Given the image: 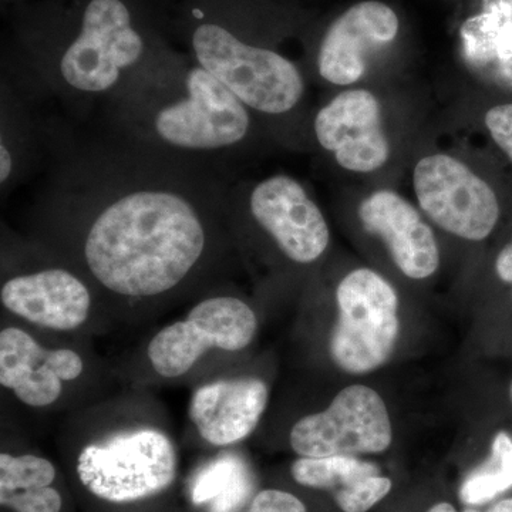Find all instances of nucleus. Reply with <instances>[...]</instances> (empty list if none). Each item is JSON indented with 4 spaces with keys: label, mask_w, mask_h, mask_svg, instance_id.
I'll return each mask as SVG.
<instances>
[{
    "label": "nucleus",
    "mask_w": 512,
    "mask_h": 512,
    "mask_svg": "<svg viewBox=\"0 0 512 512\" xmlns=\"http://www.w3.org/2000/svg\"><path fill=\"white\" fill-rule=\"evenodd\" d=\"M32 237L82 272L107 315H143L217 288L234 235L231 181L106 136L57 131Z\"/></svg>",
    "instance_id": "nucleus-1"
},
{
    "label": "nucleus",
    "mask_w": 512,
    "mask_h": 512,
    "mask_svg": "<svg viewBox=\"0 0 512 512\" xmlns=\"http://www.w3.org/2000/svg\"><path fill=\"white\" fill-rule=\"evenodd\" d=\"M173 0H42L16 18L23 66L70 107L104 104L173 49Z\"/></svg>",
    "instance_id": "nucleus-2"
},
{
    "label": "nucleus",
    "mask_w": 512,
    "mask_h": 512,
    "mask_svg": "<svg viewBox=\"0 0 512 512\" xmlns=\"http://www.w3.org/2000/svg\"><path fill=\"white\" fill-rule=\"evenodd\" d=\"M104 106L107 136L225 178L255 134L252 111L174 47Z\"/></svg>",
    "instance_id": "nucleus-3"
},
{
    "label": "nucleus",
    "mask_w": 512,
    "mask_h": 512,
    "mask_svg": "<svg viewBox=\"0 0 512 512\" xmlns=\"http://www.w3.org/2000/svg\"><path fill=\"white\" fill-rule=\"evenodd\" d=\"M173 33L184 52L238 97L254 116L295 113L306 93L298 64L252 40L239 26L232 0H178Z\"/></svg>",
    "instance_id": "nucleus-4"
},
{
    "label": "nucleus",
    "mask_w": 512,
    "mask_h": 512,
    "mask_svg": "<svg viewBox=\"0 0 512 512\" xmlns=\"http://www.w3.org/2000/svg\"><path fill=\"white\" fill-rule=\"evenodd\" d=\"M74 433L82 436L74 471L97 500L126 505L164 494L177 480L173 433L154 410L99 407Z\"/></svg>",
    "instance_id": "nucleus-5"
},
{
    "label": "nucleus",
    "mask_w": 512,
    "mask_h": 512,
    "mask_svg": "<svg viewBox=\"0 0 512 512\" xmlns=\"http://www.w3.org/2000/svg\"><path fill=\"white\" fill-rule=\"evenodd\" d=\"M0 305L30 328L63 335L107 315L89 279L32 237L3 241Z\"/></svg>",
    "instance_id": "nucleus-6"
},
{
    "label": "nucleus",
    "mask_w": 512,
    "mask_h": 512,
    "mask_svg": "<svg viewBox=\"0 0 512 512\" xmlns=\"http://www.w3.org/2000/svg\"><path fill=\"white\" fill-rule=\"evenodd\" d=\"M256 332L258 316L251 305L220 285L198 298L183 318L158 330L144 357L158 379H183L211 356L247 349Z\"/></svg>",
    "instance_id": "nucleus-7"
},
{
    "label": "nucleus",
    "mask_w": 512,
    "mask_h": 512,
    "mask_svg": "<svg viewBox=\"0 0 512 512\" xmlns=\"http://www.w3.org/2000/svg\"><path fill=\"white\" fill-rule=\"evenodd\" d=\"M228 212L231 225H249L291 264H315L328 251L330 231L325 214L292 175L274 174L252 184H231Z\"/></svg>",
    "instance_id": "nucleus-8"
},
{
    "label": "nucleus",
    "mask_w": 512,
    "mask_h": 512,
    "mask_svg": "<svg viewBox=\"0 0 512 512\" xmlns=\"http://www.w3.org/2000/svg\"><path fill=\"white\" fill-rule=\"evenodd\" d=\"M413 190L420 211L433 224L466 241L490 238L503 217V187L450 154L417 161Z\"/></svg>",
    "instance_id": "nucleus-9"
},
{
    "label": "nucleus",
    "mask_w": 512,
    "mask_h": 512,
    "mask_svg": "<svg viewBox=\"0 0 512 512\" xmlns=\"http://www.w3.org/2000/svg\"><path fill=\"white\" fill-rule=\"evenodd\" d=\"M338 320L330 335V356L348 373L383 366L399 336V298L392 285L369 268L349 272L336 288Z\"/></svg>",
    "instance_id": "nucleus-10"
},
{
    "label": "nucleus",
    "mask_w": 512,
    "mask_h": 512,
    "mask_svg": "<svg viewBox=\"0 0 512 512\" xmlns=\"http://www.w3.org/2000/svg\"><path fill=\"white\" fill-rule=\"evenodd\" d=\"M392 437L382 397L356 384L343 389L328 409L296 421L289 443L301 457L355 456L386 451Z\"/></svg>",
    "instance_id": "nucleus-11"
},
{
    "label": "nucleus",
    "mask_w": 512,
    "mask_h": 512,
    "mask_svg": "<svg viewBox=\"0 0 512 512\" xmlns=\"http://www.w3.org/2000/svg\"><path fill=\"white\" fill-rule=\"evenodd\" d=\"M80 350L49 346L22 325L0 330V386L30 410H52L86 380Z\"/></svg>",
    "instance_id": "nucleus-12"
},
{
    "label": "nucleus",
    "mask_w": 512,
    "mask_h": 512,
    "mask_svg": "<svg viewBox=\"0 0 512 512\" xmlns=\"http://www.w3.org/2000/svg\"><path fill=\"white\" fill-rule=\"evenodd\" d=\"M312 131L318 146L349 173H375L392 154L380 101L366 89L336 94L315 114Z\"/></svg>",
    "instance_id": "nucleus-13"
},
{
    "label": "nucleus",
    "mask_w": 512,
    "mask_h": 512,
    "mask_svg": "<svg viewBox=\"0 0 512 512\" xmlns=\"http://www.w3.org/2000/svg\"><path fill=\"white\" fill-rule=\"evenodd\" d=\"M399 30V16L386 3H356L330 23L320 40L316 53L320 79L336 87L360 82L373 56L392 45Z\"/></svg>",
    "instance_id": "nucleus-14"
},
{
    "label": "nucleus",
    "mask_w": 512,
    "mask_h": 512,
    "mask_svg": "<svg viewBox=\"0 0 512 512\" xmlns=\"http://www.w3.org/2000/svg\"><path fill=\"white\" fill-rule=\"evenodd\" d=\"M268 402V384L259 377H212L195 387L188 417L204 443L229 447L254 433Z\"/></svg>",
    "instance_id": "nucleus-15"
},
{
    "label": "nucleus",
    "mask_w": 512,
    "mask_h": 512,
    "mask_svg": "<svg viewBox=\"0 0 512 512\" xmlns=\"http://www.w3.org/2000/svg\"><path fill=\"white\" fill-rule=\"evenodd\" d=\"M360 224L382 239L394 264L407 278H430L440 266V249L433 229L412 202L393 190H377L357 208Z\"/></svg>",
    "instance_id": "nucleus-16"
},
{
    "label": "nucleus",
    "mask_w": 512,
    "mask_h": 512,
    "mask_svg": "<svg viewBox=\"0 0 512 512\" xmlns=\"http://www.w3.org/2000/svg\"><path fill=\"white\" fill-rule=\"evenodd\" d=\"M20 86L3 77L0 119V188L9 194L52 151L53 131L33 117L28 97Z\"/></svg>",
    "instance_id": "nucleus-17"
},
{
    "label": "nucleus",
    "mask_w": 512,
    "mask_h": 512,
    "mask_svg": "<svg viewBox=\"0 0 512 512\" xmlns=\"http://www.w3.org/2000/svg\"><path fill=\"white\" fill-rule=\"evenodd\" d=\"M464 57L477 73L512 93V0H484L461 28Z\"/></svg>",
    "instance_id": "nucleus-18"
},
{
    "label": "nucleus",
    "mask_w": 512,
    "mask_h": 512,
    "mask_svg": "<svg viewBox=\"0 0 512 512\" xmlns=\"http://www.w3.org/2000/svg\"><path fill=\"white\" fill-rule=\"evenodd\" d=\"M52 461L33 453L0 454V505L12 512H62Z\"/></svg>",
    "instance_id": "nucleus-19"
},
{
    "label": "nucleus",
    "mask_w": 512,
    "mask_h": 512,
    "mask_svg": "<svg viewBox=\"0 0 512 512\" xmlns=\"http://www.w3.org/2000/svg\"><path fill=\"white\" fill-rule=\"evenodd\" d=\"M251 490L252 480L245 464L237 457L225 456L198 474L192 485V503L207 505L210 512H237L247 503Z\"/></svg>",
    "instance_id": "nucleus-20"
},
{
    "label": "nucleus",
    "mask_w": 512,
    "mask_h": 512,
    "mask_svg": "<svg viewBox=\"0 0 512 512\" xmlns=\"http://www.w3.org/2000/svg\"><path fill=\"white\" fill-rule=\"evenodd\" d=\"M291 474L303 487L336 493L360 478L380 474V470L376 464L353 456L301 457L292 464Z\"/></svg>",
    "instance_id": "nucleus-21"
},
{
    "label": "nucleus",
    "mask_w": 512,
    "mask_h": 512,
    "mask_svg": "<svg viewBox=\"0 0 512 512\" xmlns=\"http://www.w3.org/2000/svg\"><path fill=\"white\" fill-rule=\"evenodd\" d=\"M512 488V439L504 431L494 437L487 463L474 470L460 488V500L467 505L490 503Z\"/></svg>",
    "instance_id": "nucleus-22"
},
{
    "label": "nucleus",
    "mask_w": 512,
    "mask_h": 512,
    "mask_svg": "<svg viewBox=\"0 0 512 512\" xmlns=\"http://www.w3.org/2000/svg\"><path fill=\"white\" fill-rule=\"evenodd\" d=\"M392 490L390 478L375 474L360 478L349 487L336 491L335 501L343 512H366Z\"/></svg>",
    "instance_id": "nucleus-23"
},
{
    "label": "nucleus",
    "mask_w": 512,
    "mask_h": 512,
    "mask_svg": "<svg viewBox=\"0 0 512 512\" xmlns=\"http://www.w3.org/2000/svg\"><path fill=\"white\" fill-rule=\"evenodd\" d=\"M484 128L494 146L512 164V99L494 103L484 113Z\"/></svg>",
    "instance_id": "nucleus-24"
},
{
    "label": "nucleus",
    "mask_w": 512,
    "mask_h": 512,
    "mask_svg": "<svg viewBox=\"0 0 512 512\" xmlns=\"http://www.w3.org/2000/svg\"><path fill=\"white\" fill-rule=\"evenodd\" d=\"M247 512H306V507L291 493L264 490L255 495Z\"/></svg>",
    "instance_id": "nucleus-25"
},
{
    "label": "nucleus",
    "mask_w": 512,
    "mask_h": 512,
    "mask_svg": "<svg viewBox=\"0 0 512 512\" xmlns=\"http://www.w3.org/2000/svg\"><path fill=\"white\" fill-rule=\"evenodd\" d=\"M495 275L504 284H512V235L510 241L501 248L494 262Z\"/></svg>",
    "instance_id": "nucleus-26"
},
{
    "label": "nucleus",
    "mask_w": 512,
    "mask_h": 512,
    "mask_svg": "<svg viewBox=\"0 0 512 512\" xmlns=\"http://www.w3.org/2000/svg\"><path fill=\"white\" fill-rule=\"evenodd\" d=\"M487 512H512V498L498 501V503L491 505Z\"/></svg>",
    "instance_id": "nucleus-27"
},
{
    "label": "nucleus",
    "mask_w": 512,
    "mask_h": 512,
    "mask_svg": "<svg viewBox=\"0 0 512 512\" xmlns=\"http://www.w3.org/2000/svg\"><path fill=\"white\" fill-rule=\"evenodd\" d=\"M464 512H478V511L470 510V508H468V510H466Z\"/></svg>",
    "instance_id": "nucleus-28"
},
{
    "label": "nucleus",
    "mask_w": 512,
    "mask_h": 512,
    "mask_svg": "<svg viewBox=\"0 0 512 512\" xmlns=\"http://www.w3.org/2000/svg\"><path fill=\"white\" fill-rule=\"evenodd\" d=\"M510 396H511V402H512V384H511V389H510Z\"/></svg>",
    "instance_id": "nucleus-29"
},
{
    "label": "nucleus",
    "mask_w": 512,
    "mask_h": 512,
    "mask_svg": "<svg viewBox=\"0 0 512 512\" xmlns=\"http://www.w3.org/2000/svg\"><path fill=\"white\" fill-rule=\"evenodd\" d=\"M13 2H23V0H13Z\"/></svg>",
    "instance_id": "nucleus-30"
}]
</instances>
